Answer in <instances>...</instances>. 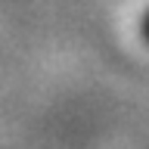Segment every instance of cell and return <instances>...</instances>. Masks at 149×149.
<instances>
[{
    "label": "cell",
    "instance_id": "1",
    "mask_svg": "<svg viewBox=\"0 0 149 149\" xmlns=\"http://www.w3.org/2000/svg\"><path fill=\"white\" fill-rule=\"evenodd\" d=\"M143 37H146V40H149V16L143 19Z\"/></svg>",
    "mask_w": 149,
    "mask_h": 149
}]
</instances>
